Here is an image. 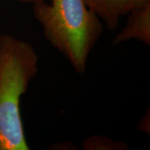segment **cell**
Here are the masks:
<instances>
[{"label": "cell", "mask_w": 150, "mask_h": 150, "mask_svg": "<svg viewBox=\"0 0 150 150\" xmlns=\"http://www.w3.org/2000/svg\"><path fill=\"white\" fill-rule=\"evenodd\" d=\"M126 26L112 40L113 45L136 38L147 45L150 44V2L136 8L129 14Z\"/></svg>", "instance_id": "cell-4"}, {"label": "cell", "mask_w": 150, "mask_h": 150, "mask_svg": "<svg viewBox=\"0 0 150 150\" xmlns=\"http://www.w3.org/2000/svg\"><path fill=\"white\" fill-rule=\"evenodd\" d=\"M38 57L30 43L0 35V150H28L20 99L38 73Z\"/></svg>", "instance_id": "cell-1"}, {"label": "cell", "mask_w": 150, "mask_h": 150, "mask_svg": "<svg viewBox=\"0 0 150 150\" xmlns=\"http://www.w3.org/2000/svg\"><path fill=\"white\" fill-rule=\"evenodd\" d=\"M34 18L50 44L65 57L79 74L103 32V23L83 0H54L33 4Z\"/></svg>", "instance_id": "cell-2"}, {"label": "cell", "mask_w": 150, "mask_h": 150, "mask_svg": "<svg viewBox=\"0 0 150 150\" xmlns=\"http://www.w3.org/2000/svg\"><path fill=\"white\" fill-rule=\"evenodd\" d=\"M115 144L106 138L93 136L86 139L83 147L84 149H116Z\"/></svg>", "instance_id": "cell-5"}, {"label": "cell", "mask_w": 150, "mask_h": 150, "mask_svg": "<svg viewBox=\"0 0 150 150\" xmlns=\"http://www.w3.org/2000/svg\"><path fill=\"white\" fill-rule=\"evenodd\" d=\"M13 1H20V2H24V3H30V4H37L43 2L44 0H13Z\"/></svg>", "instance_id": "cell-6"}, {"label": "cell", "mask_w": 150, "mask_h": 150, "mask_svg": "<svg viewBox=\"0 0 150 150\" xmlns=\"http://www.w3.org/2000/svg\"><path fill=\"white\" fill-rule=\"evenodd\" d=\"M88 8L105 23L109 30L116 29L122 17L149 3L150 0H83Z\"/></svg>", "instance_id": "cell-3"}, {"label": "cell", "mask_w": 150, "mask_h": 150, "mask_svg": "<svg viewBox=\"0 0 150 150\" xmlns=\"http://www.w3.org/2000/svg\"><path fill=\"white\" fill-rule=\"evenodd\" d=\"M52 1H54V0H52Z\"/></svg>", "instance_id": "cell-7"}]
</instances>
